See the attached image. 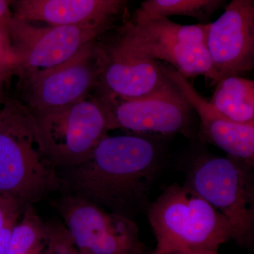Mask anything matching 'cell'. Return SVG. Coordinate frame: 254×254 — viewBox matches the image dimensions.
I'll list each match as a JSON object with an SVG mask.
<instances>
[{"label": "cell", "instance_id": "14", "mask_svg": "<svg viewBox=\"0 0 254 254\" xmlns=\"http://www.w3.org/2000/svg\"><path fill=\"white\" fill-rule=\"evenodd\" d=\"M125 0H18L12 1L13 17L42 21L51 26L100 24L114 28L125 14Z\"/></svg>", "mask_w": 254, "mask_h": 254}, {"label": "cell", "instance_id": "3", "mask_svg": "<svg viewBox=\"0 0 254 254\" xmlns=\"http://www.w3.org/2000/svg\"><path fill=\"white\" fill-rule=\"evenodd\" d=\"M146 213L159 254L218 250L232 239L226 218L185 183L164 188Z\"/></svg>", "mask_w": 254, "mask_h": 254}, {"label": "cell", "instance_id": "2", "mask_svg": "<svg viewBox=\"0 0 254 254\" xmlns=\"http://www.w3.org/2000/svg\"><path fill=\"white\" fill-rule=\"evenodd\" d=\"M58 170L42 153L30 110L20 100L0 108V194L23 207L60 190Z\"/></svg>", "mask_w": 254, "mask_h": 254}, {"label": "cell", "instance_id": "22", "mask_svg": "<svg viewBox=\"0 0 254 254\" xmlns=\"http://www.w3.org/2000/svg\"><path fill=\"white\" fill-rule=\"evenodd\" d=\"M13 76L14 75L12 73L0 71V105H2L6 101L5 91L8 83Z\"/></svg>", "mask_w": 254, "mask_h": 254}, {"label": "cell", "instance_id": "23", "mask_svg": "<svg viewBox=\"0 0 254 254\" xmlns=\"http://www.w3.org/2000/svg\"><path fill=\"white\" fill-rule=\"evenodd\" d=\"M170 254H220L218 250H203L195 251H187V252H174Z\"/></svg>", "mask_w": 254, "mask_h": 254}, {"label": "cell", "instance_id": "24", "mask_svg": "<svg viewBox=\"0 0 254 254\" xmlns=\"http://www.w3.org/2000/svg\"><path fill=\"white\" fill-rule=\"evenodd\" d=\"M139 254H159L157 253V252H155V251L153 252H152V253L150 254H145V252H143V253Z\"/></svg>", "mask_w": 254, "mask_h": 254}, {"label": "cell", "instance_id": "25", "mask_svg": "<svg viewBox=\"0 0 254 254\" xmlns=\"http://www.w3.org/2000/svg\"></svg>", "mask_w": 254, "mask_h": 254}, {"label": "cell", "instance_id": "1", "mask_svg": "<svg viewBox=\"0 0 254 254\" xmlns=\"http://www.w3.org/2000/svg\"><path fill=\"white\" fill-rule=\"evenodd\" d=\"M167 158L155 137H105L84 163L58 171L60 190L134 220L146 213L148 195Z\"/></svg>", "mask_w": 254, "mask_h": 254}, {"label": "cell", "instance_id": "7", "mask_svg": "<svg viewBox=\"0 0 254 254\" xmlns=\"http://www.w3.org/2000/svg\"><path fill=\"white\" fill-rule=\"evenodd\" d=\"M103 66L98 38L64 63L19 80L21 101L31 113H37L86 99L98 88Z\"/></svg>", "mask_w": 254, "mask_h": 254}, {"label": "cell", "instance_id": "9", "mask_svg": "<svg viewBox=\"0 0 254 254\" xmlns=\"http://www.w3.org/2000/svg\"><path fill=\"white\" fill-rule=\"evenodd\" d=\"M113 28L100 24L38 27L12 17L7 32L18 60L15 75L21 80L60 64Z\"/></svg>", "mask_w": 254, "mask_h": 254}, {"label": "cell", "instance_id": "12", "mask_svg": "<svg viewBox=\"0 0 254 254\" xmlns=\"http://www.w3.org/2000/svg\"><path fill=\"white\" fill-rule=\"evenodd\" d=\"M99 41L104 66L96 88L98 97L133 101L156 96L174 86L158 61L135 54L113 38Z\"/></svg>", "mask_w": 254, "mask_h": 254}, {"label": "cell", "instance_id": "17", "mask_svg": "<svg viewBox=\"0 0 254 254\" xmlns=\"http://www.w3.org/2000/svg\"><path fill=\"white\" fill-rule=\"evenodd\" d=\"M48 241L46 222L33 205H26L13 229L5 254H45Z\"/></svg>", "mask_w": 254, "mask_h": 254}, {"label": "cell", "instance_id": "5", "mask_svg": "<svg viewBox=\"0 0 254 254\" xmlns=\"http://www.w3.org/2000/svg\"><path fill=\"white\" fill-rule=\"evenodd\" d=\"M31 114L42 153L57 170L84 163L108 132L119 129L109 105L98 97Z\"/></svg>", "mask_w": 254, "mask_h": 254}, {"label": "cell", "instance_id": "18", "mask_svg": "<svg viewBox=\"0 0 254 254\" xmlns=\"http://www.w3.org/2000/svg\"><path fill=\"white\" fill-rule=\"evenodd\" d=\"M22 205L0 194V254H5L13 229L23 213Z\"/></svg>", "mask_w": 254, "mask_h": 254}, {"label": "cell", "instance_id": "16", "mask_svg": "<svg viewBox=\"0 0 254 254\" xmlns=\"http://www.w3.org/2000/svg\"><path fill=\"white\" fill-rule=\"evenodd\" d=\"M209 103L235 123L254 121V82L240 76L224 78L217 83Z\"/></svg>", "mask_w": 254, "mask_h": 254}, {"label": "cell", "instance_id": "15", "mask_svg": "<svg viewBox=\"0 0 254 254\" xmlns=\"http://www.w3.org/2000/svg\"><path fill=\"white\" fill-rule=\"evenodd\" d=\"M222 0H146L135 11L130 21L140 25L170 16L194 18L198 24H208L213 15L225 4Z\"/></svg>", "mask_w": 254, "mask_h": 254}, {"label": "cell", "instance_id": "20", "mask_svg": "<svg viewBox=\"0 0 254 254\" xmlns=\"http://www.w3.org/2000/svg\"><path fill=\"white\" fill-rule=\"evenodd\" d=\"M18 64L17 55L11 45L7 30L0 27V71L15 75Z\"/></svg>", "mask_w": 254, "mask_h": 254}, {"label": "cell", "instance_id": "13", "mask_svg": "<svg viewBox=\"0 0 254 254\" xmlns=\"http://www.w3.org/2000/svg\"><path fill=\"white\" fill-rule=\"evenodd\" d=\"M167 77L181 92L200 119V138L225 151L227 156L254 163V121H232L203 98L176 70L160 64Z\"/></svg>", "mask_w": 254, "mask_h": 254}, {"label": "cell", "instance_id": "19", "mask_svg": "<svg viewBox=\"0 0 254 254\" xmlns=\"http://www.w3.org/2000/svg\"><path fill=\"white\" fill-rule=\"evenodd\" d=\"M48 241L45 254H83L73 243L62 220L47 222Z\"/></svg>", "mask_w": 254, "mask_h": 254}, {"label": "cell", "instance_id": "11", "mask_svg": "<svg viewBox=\"0 0 254 254\" xmlns=\"http://www.w3.org/2000/svg\"><path fill=\"white\" fill-rule=\"evenodd\" d=\"M207 47L214 79L240 76L254 67V1L233 0L214 23H210Z\"/></svg>", "mask_w": 254, "mask_h": 254}, {"label": "cell", "instance_id": "4", "mask_svg": "<svg viewBox=\"0 0 254 254\" xmlns=\"http://www.w3.org/2000/svg\"><path fill=\"white\" fill-rule=\"evenodd\" d=\"M185 165V184L226 218L232 239L241 247L253 245L254 163L232 157L192 150Z\"/></svg>", "mask_w": 254, "mask_h": 254}, {"label": "cell", "instance_id": "10", "mask_svg": "<svg viewBox=\"0 0 254 254\" xmlns=\"http://www.w3.org/2000/svg\"><path fill=\"white\" fill-rule=\"evenodd\" d=\"M109 105L119 129L151 136L180 133L194 138L198 131L195 113L174 84L171 89L146 99L125 101L98 97Z\"/></svg>", "mask_w": 254, "mask_h": 254}, {"label": "cell", "instance_id": "6", "mask_svg": "<svg viewBox=\"0 0 254 254\" xmlns=\"http://www.w3.org/2000/svg\"><path fill=\"white\" fill-rule=\"evenodd\" d=\"M210 26V23L181 25L169 18L136 25L124 19L113 38L135 54L167 62L187 80L203 75L213 83V64L207 47Z\"/></svg>", "mask_w": 254, "mask_h": 254}, {"label": "cell", "instance_id": "21", "mask_svg": "<svg viewBox=\"0 0 254 254\" xmlns=\"http://www.w3.org/2000/svg\"><path fill=\"white\" fill-rule=\"evenodd\" d=\"M11 4L12 1L0 0V27L6 30L13 17L12 11L11 9Z\"/></svg>", "mask_w": 254, "mask_h": 254}, {"label": "cell", "instance_id": "8", "mask_svg": "<svg viewBox=\"0 0 254 254\" xmlns=\"http://www.w3.org/2000/svg\"><path fill=\"white\" fill-rule=\"evenodd\" d=\"M53 206L83 254H139L145 245L135 220L77 195L63 193Z\"/></svg>", "mask_w": 254, "mask_h": 254}]
</instances>
